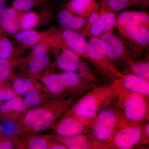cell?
Listing matches in <instances>:
<instances>
[{"instance_id": "cell-1", "label": "cell", "mask_w": 149, "mask_h": 149, "mask_svg": "<svg viewBox=\"0 0 149 149\" xmlns=\"http://www.w3.org/2000/svg\"><path fill=\"white\" fill-rule=\"evenodd\" d=\"M78 98H52L28 109L17 122V137L38 135L49 130Z\"/></svg>"}, {"instance_id": "cell-2", "label": "cell", "mask_w": 149, "mask_h": 149, "mask_svg": "<svg viewBox=\"0 0 149 149\" xmlns=\"http://www.w3.org/2000/svg\"><path fill=\"white\" fill-rule=\"evenodd\" d=\"M121 90L120 78L95 85L77 99L67 113L83 118H95L102 110L110 106Z\"/></svg>"}, {"instance_id": "cell-3", "label": "cell", "mask_w": 149, "mask_h": 149, "mask_svg": "<svg viewBox=\"0 0 149 149\" xmlns=\"http://www.w3.org/2000/svg\"><path fill=\"white\" fill-rule=\"evenodd\" d=\"M38 80L53 98H78L96 85L71 72L47 73L42 74Z\"/></svg>"}, {"instance_id": "cell-4", "label": "cell", "mask_w": 149, "mask_h": 149, "mask_svg": "<svg viewBox=\"0 0 149 149\" xmlns=\"http://www.w3.org/2000/svg\"><path fill=\"white\" fill-rule=\"evenodd\" d=\"M149 97L122 90L116 100L118 108L128 120L137 122L149 121Z\"/></svg>"}, {"instance_id": "cell-5", "label": "cell", "mask_w": 149, "mask_h": 149, "mask_svg": "<svg viewBox=\"0 0 149 149\" xmlns=\"http://www.w3.org/2000/svg\"><path fill=\"white\" fill-rule=\"evenodd\" d=\"M85 52V58L91 62L102 77L113 81L123 77L124 74L104 52L99 37H91L87 42Z\"/></svg>"}, {"instance_id": "cell-6", "label": "cell", "mask_w": 149, "mask_h": 149, "mask_svg": "<svg viewBox=\"0 0 149 149\" xmlns=\"http://www.w3.org/2000/svg\"><path fill=\"white\" fill-rule=\"evenodd\" d=\"M144 123L128 120L123 116L113 134L109 149H130L139 145Z\"/></svg>"}, {"instance_id": "cell-7", "label": "cell", "mask_w": 149, "mask_h": 149, "mask_svg": "<svg viewBox=\"0 0 149 149\" xmlns=\"http://www.w3.org/2000/svg\"><path fill=\"white\" fill-rule=\"evenodd\" d=\"M123 116L119 109H104L99 113L94 119L91 128V133L109 149L113 134L118 123Z\"/></svg>"}, {"instance_id": "cell-8", "label": "cell", "mask_w": 149, "mask_h": 149, "mask_svg": "<svg viewBox=\"0 0 149 149\" xmlns=\"http://www.w3.org/2000/svg\"><path fill=\"white\" fill-rule=\"evenodd\" d=\"M44 32L54 47L67 48L85 58L87 42L85 37L81 33L63 29H52Z\"/></svg>"}, {"instance_id": "cell-9", "label": "cell", "mask_w": 149, "mask_h": 149, "mask_svg": "<svg viewBox=\"0 0 149 149\" xmlns=\"http://www.w3.org/2000/svg\"><path fill=\"white\" fill-rule=\"evenodd\" d=\"M49 47L52 46L47 41L41 42L32 47L29 57L22 60L20 64L22 65L24 74L38 80L42 73L50 65V58L49 54Z\"/></svg>"}, {"instance_id": "cell-10", "label": "cell", "mask_w": 149, "mask_h": 149, "mask_svg": "<svg viewBox=\"0 0 149 149\" xmlns=\"http://www.w3.org/2000/svg\"><path fill=\"white\" fill-rule=\"evenodd\" d=\"M56 56L55 64L63 72H74L80 77L96 83L97 79L92 69L82 60L81 56L67 48H61Z\"/></svg>"}, {"instance_id": "cell-11", "label": "cell", "mask_w": 149, "mask_h": 149, "mask_svg": "<svg viewBox=\"0 0 149 149\" xmlns=\"http://www.w3.org/2000/svg\"><path fill=\"white\" fill-rule=\"evenodd\" d=\"M99 38L104 52L115 65L117 63L127 64L130 61H135L132 51L127 47L123 39L113 32L105 33Z\"/></svg>"}, {"instance_id": "cell-12", "label": "cell", "mask_w": 149, "mask_h": 149, "mask_svg": "<svg viewBox=\"0 0 149 149\" xmlns=\"http://www.w3.org/2000/svg\"><path fill=\"white\" fill-rule=\"evenodd\" d=\"M95 118H83L66 112L55 123L49 130H52L53 134L62 137L88 133L91 131Z\"/></svg>"}, {"instance_id": "cell-13", "label": "cell", "mask_w": 149, "mask_h": 149, "mask_svg": "<svg viewBox=\"0 0 149 149\" xmlns=\"http://www.w3.org/2000/svg\"><path fill=\"white\" fill-rule=\"evenodd\" d=\"M123 38L134 49L136 60L139 54L149 45V27L139 23H130L124 25H116Z\"/></svg>"}, {"instance_id": "cell-14", "label": "cell", "mask_w": 149, "mask_h": 149, "mask_svg": "<svg viewBox=\"0 0 149 149\" xmlns=\"http://www.w3.org/2000/svg\"><path fill=\"white\" fill-rule=\"evenodd\" d=\"M51 139L64 145L68 149H109L92 133L62 137L50 134Z\"/></svg>"}, {"instance_id": "cell-15", "label": "cell", "mask_w": 149, "mask_h": 149, "mask_svg": "<svg viewBox=\"0 0 149 149\" xmlns=\"http://www.w3.org/2000/svg\"><path fill=\"white\" fill-rule=\"evenodd\" d=\"M9 80L13 91L20 97L33 91L46 90L39 80L26 74L17 75L13 73Z\"/></svg>"}, {"instance_id": "cell-16", "label": "cell", "mask_w": 149, "mask_h": 149, "mask_svg": "<svg viewBox=\"0 0 149 149\" xmlns=\"http://www.w3.org/2000/svg\"><path fill=\"white\" fill-rule=\"evenodd\" d=\"M28 110L21 97L17 96L0 105V118L18 122Z\"/></svg>"}, {"instance_id": "cell-17", "label": "cell", "mask_w": 149, "mask_h": 149, "mask_svg": "<svg viewBox=\"0 0 149 149\" xmlns=\"http://www.w3.org/2000/svg\"><path fill=\"white\" fill-rule=\"evenodd\" d=\"M66 7L72 13L87 19L92 14L99 12L100 5L91 0H70Z\"/></svg>"}, {"instance_id": "cell-18", "label": "cell", "mask_w": 149, "mask_h": 149, "mask_svg": "<svg viewBox=\"0 0 149 149\" xmlns=\"http://www.w3.org/2000/svg\"><path fill=\"white\" fill-rule=\"evenodd\" d=\"M122 90H126L149 97V81L135 75L124 74L120 78Z\"/></svg>"}, {"instance_id": "cell-19", "label": "cell", "mask_w": 149, "mask_h": 149, "mask_svg": "<svg viewBox=\"0 0 149 149\" xmlns=\"http://www.w3.org/2000/svg\"><path fill=\"white\" fill-rule=\"evenodd\" d=\"M0 28L4 34L16 35L19 30V12L13 7L0 14Z\"/></svg>"}, {"instance_id": "cell-20", "label": "cell", "mask_w": 149, "mask_h": 149, "mask_svg": "<svg viewBox=\"0 0 149 149\" xmlns=\"http://www.w3.org/2000/svg\"><path fill=\"white\" fill-rule=\"evenodd\" d=\"M52 139L50 134L18 137V149H49Z\"/></svg>"}, {"instance_id": "cell-21", "label": "cell", "mask_w": 149, "mask_h": 149, "mask_svg": "<svg viewBox=\"0 0 149 149\" xmlns=\"http://www.w3.org/2000/svg\"><path fill=\"white\" fill-rule=\"evenodd\" d=\"M59 24L62 29L79 30L83 29L87 19L77 16L65 9L60 10L57 15Z\"/></svg>"}, {"instance_id": "cell-22", "label": "cell", "mask_w": 149, "mask_h": 149, "mask_svg": "<svg viewBox=\"0 0 149 149\" xmlns=\"http://www.w3.org/2000/svg\"><path fill=\"white\" fill-rule=\"evenodd\" d=\"M99 3L101 6L116 13L128 8H147L149 0H101Z\"/></svg>"}, {"instance_id": "cell-23", "label": "cell", "mask_w": 149, "mask_h": 149, "mask_svg": "<svg viewBox=\"0 0 149 149\" xmlns=\"http://www.w3.org/2000/svg\"><path fill=\"white\" fill-rule=\"evenodd\" d=\"M15 38L17 42L27 47H32L38 43L48 41L44 32L33 29L19 31L15 35Z\"/></svg>"}, {"instance_id": "cell-24", "label": "cell", "mask_w": 149, "mask_h": 149, "mask_svg": "<svg viewBox=\"0 0 149 149\" xmlns=\"http://www.w3.org/2000/svg\"><path fill=\"white\" fill-rule=\"evenodd\" d=\"M130 23H139L149 27V15L146 11L125 10L117 17L116 25H124Z\"/></svg>"}, {"instance_id": "cell-25", "label": "cell", "mask_w": 149, "mask_h": 149, "mask_svg": "<svg viewBox=\"0 0 149 149\" xmlns=\"http://www.w3.org/2000/svg\"><path fill=\"white\" fill-rule=\"evenodd\" d=\"M24 96L22 99L28 109L40 106L53 98L46 90L33 91Z\"/></svg>"}, {"instance_id": "cell-26", "label": "cell", "mask_w": 149, "mask_h": 149, "mask_svg": "<svg viewBox=\"0 0 149 149\" xmlns=\"http://www.w3.org/2000/svg\"><path fill=\"white\" fill-rule=\"evenodd\" d=\"M41 23V17L36 12L28 11L19 12V30L33 29Z\"/></svg>"}, {"instance_id": "cell-27", "label": "cell", "mask_w": 149, "mask_h": 149, "mask_svg": "<svg viewBox=\"0 0 149 149\" xmlns=\"http://www.w3.org/2000/svg\"><path fill=\"white\" fill-rule=\"evenodd\" d=\"M108 27V19L107 10L100 6L99 11V15L90 30V35L93 37H100L106 33Z\"/></svg>"}, {"instance_id": "cell-28", "label": "cell", "mask_w": 149, "mask_h": 149, "mask_svg": "<svg viewBox=\"0 0 149 149\" xmlns=\"http://www.w3.org/2000/svg\"><path fill=\"white\" fill-rule=\"evenodd\" d=\"M129 73L149 81L148 61H130L127 63Z\"/></svg>"}, {"instance_id": "cell-29", "label": "cell", "mask_w": 149, "mask_h": 149, "mask_svg": "<svg viewBox=\"0 0 149 149\" xmlns=\"http://www.w3.org/2000/svg\"><path fill=\"white\" fill-rule=\"evenodd\" d=\"M15 50L13 43L3 33L0 36V60H6L19 56Z\"/></svg>"}, {"instance_id": "cell-30", "label": "cell", "mask_w": 149, "mask_h": 149, "mask_svg": "<svg viewBox=\"0 0 149 149\" xmlns=\"http://www.w3.org/2000/svg\"><path fill=\"white\" fill-rule=\"evenodd\" d=\"M22 60L18 57L9 60H0V82L8 80L13 73V68L21 64Z\"/></svg>"}, {"instance_id": "cell-31", "label": "cell", "mask_w": 149, "mask_h": 149, "mask_svg": "<svg viewBox=\"0 0 149 149\" xmlns=\"http://www.w3.org/2000/svg\"><path fill=\"white\" fill-rule=\"evenodd\" d=\"M0 135L8 138L17 137V122L0 118Z\"/></svg>"}, {"instance_id": "cell-32", "label": "cell", "mask_w": 149, "mask_h": 149, "mask_svg": "<svg viewBox=\"0 0 149 149\" xmlns=\"http://www.w3.org/2000/svg\"><path fill=\"white\" fill-rule=\"evenodd\" d=\"M45 1V0H13L12 7L19 12L30 11Z\"/></svg>"}, {"instance_id": "cell-33", "label": "cell", "mask_w": 149, "mask_h": 149, "mask_svg": "<svg viewBox=\"0 0 149 149\" xmlns=\"http://www.w3.org/2000/svg\"><path fill=\"white\" fill-rule=\"evenodd\" d=\"M17 96L10 80L0 82V105Z\"/></svg>"}, {"instance_id": "cell-34", "label": "cell", "mask_w": 149, "mask_h": 149, "mask_svg": "<svg viewBox=\"0 0 149 149\" xmlns=\"http://www.w3.org/2000/svg\"><path fill=\"white\" fill-rule=\"evenodd\" d=\"M18 137L8 138L0 135V149H17Z\"/></svg>"}, {"instance_id": "cell-35", "label": "cell", "mask_w": 149, "mask_h": 149, "mask_svg": "<svg viewBox=\"0 0 149 149\" xmlns=\"http://www.w3.org/2000/svg\"><path fill=\"white\" fill-rule=\"evenodd\" d=\"M149 143V123L147 121L142 127L141 139L139 145L148 146Z\"/></svg>"}, {"instance_id": "cell-36", "label": "cell", "mask_w": 149, "mask_h": 149, "mask_svg": "<svg viewBox=\"0 0 149 149\" xmlns=\"http://www.w3.org/2000/svg\"><path fill=\"white\" fill-rule=\"evenodd\" d=\"M49 149H68L65 146L62 144L52 140Z\"/></svg>"}, {"instance_id": "cell-37", "label": "cell", "mask_w": 149, "mask_h": 149, "mask_svg": "<svg viewBox=\"0 0 149 149\" xmlns=\"http://www.w3.org/2000/svg\"><path fill=\"white\" fill-rule=\"evenodd\" d=\"M8 0H0V14L7 8Z\"/></svg>"}, {"instance_id": "cell-38", "label": "cell", "mask_w": 149, "mask_h": 149, "mask_svg": "<svg viewBox=\"0 0 149 149\" xmlns=\"http://www.w3.org/2000/svg\"><path fill=\"white\" fill-rule=\"evenodd\" d=\"M3 33H4L3 32V31H2L1 29V28H0V35L1 34H3Z\"/></svg>"}, {"instance_id": "cell-39", "label": "cell", "mask_w": 149, "mask_h": 149, "mask_svg": "<svg viewBox=\"0 0 149 149\" xmlns=\"http://www.w3.org/2000/svg\"><path fill=\"white\" fill-rule=\"evenodd\" d=\"M91 1H98V0H91ZM100 1H101V0H100Z\"/></svg>"}, {"instance_id": "cell-40", "label": "cell", "mask_w": 149, "mask_h": 149, "mask_svg": "<svg viewBox=\"0 0 149 149\" xmlns=\"http://www.w3.org/2000/svg\"><path fill=\"white\" fill-rule=\"evenodd\" d=\"M2 34H1V35H0V36H1V35Z\"/></svg>"}]
</instances>
